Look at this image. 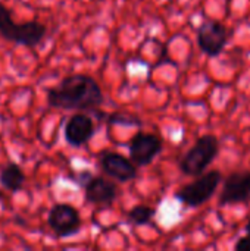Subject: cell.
Instances as JSON below:
<instances>
[{
    "mask_svg": "<svg viewBox=\"0 0 250 251\" xmlns=\"http://www.w3.org/2000/svg\"><path fill=\"white\" fill-rule=\"evenodd\" d=\"M105 101L99 84L88 75L75 74L47 91V103L55 109L94 112Z\"/></svg>",
    "mask_w": 250,
    "mask_h": 251,
    "instance_id": "cell-1",
    "label": "cell"
},
{
    "mask_svg": "<svg viewBox=\"0 0 250 251\" xmlns=\"http://www.w3.org/2000/svg\"><path fill=\"white\" fill-rule=\"evenodd\" d=\"M0 35L15 44L24 47H35L46 35V26L38 21H27L16 24L9 9L0 1Z\"/></svg>",
    "mask_w": 250,
    "mask_h": 251,
    "instance_id": "cell-2",
    "label": "cell"
},
{
    "mask_svg": "<svg viewBox=\"0 0 250 251\" xmlns=\"http://www.w3.org/2000/svg\"><path fill=\"white\" fill-rule=\"evenodd\" d=\"M218 151H220L218 138L212 134L203 135L184 154V157L180 162V169L186 175L199 176L215 160Z\"/></svg>",
    "mask_w": 250,
    "mask_h": 251,
    "instance_id": "cell-3",
    "label": "cell"
},
{
    "mask_svg": "<svg viewBox=\"0 0 250 251\" xmlns=\"http://www.w3.org/2000/svg\"><path fill=\"white\" fill-rule=\"evenodd\" d=\"M221 181H222V174L220 171H211L208 174H202L199 175L197 179L178 190L175 199L189 207H199L214 197Z\"/></svg>",
    "mask_w": 250,
    "mask_h": 251,
    "instance_id": "cell-4",
    "label": "cell"
},
{
    "mask_svg": "<svg viewBox=\"0 0 250 251\" xmlns=\"http://www.w3.org/2000/svg\"><path fill=\"white\" fill-rule=\"evenodd\" d=\"M47 224L57 238H68L80 231L81 218L74 206L68 203H57L50 209Z\"/></svg>",
    "mask_w": 250,
    "mask_h": 251,
    "instance_id": "cell-5",
    "label": "cell"
},
{
    "mask_svg": "<svg viewBox=\"0 0 250 251\" xmlns=\"http://www.w3.org/2000/svg\"><path fill=\"white\" fill-rule=\"evenodd\" d=\"M228 41L227 28L218 21H206L197 31V44L200 50L214 57L218 56Z\"/></svg>",
    "mask_w": 250,
    "mask_h": 251,
    "instance_id": "cell-6",
    "label": "cell"
},
{
    "mask_svg": "<svg viewBox=\"0 0 250 251\" xmlns=\"http://www.w3.org/2000/svg\"><path fill=\"white\" fill-rule=\"evenodd\" d=\"M162 151V141L155 134L137 132L130 141L131 160L139 166L150 165Z\"/></svg>",
    "mask_w": 250,
    "mask_h": 251,
    "instance_id": "cell-7",
    "label": "cell"
},
{
    "mask_svg": "<svg viewBox=\"0 0 250 251\" xmlns=\"http://www.w3.org/2000/svg\"><path fill=\"white\" fill-rule=\"evenodd\" d=\"M250 199V172H233L224 181L220 206L246 203Z\"/></svg>",
    "mask_w": 250,
    "mask_h": 251,
    "instance_id": "cell-8",
    "label": "cell"
},
{
    "mask_svg": "<svg viewBox=\"0 0 250 251\" xmlns=\"http://www.w3.org/2000/svg\"><path fill=\"white\" fill-rule=\"evenodd\" d=\"M100 168L103 172L119 182H130L137 176V169L133 165V162L118 153L113 151H105L102 153L100 159Z\"/></svg>",
    "mask_w": 250,
    "mask_h": 251,
    "instance_id": "cell-9",
    "label": "cell"
},
{
    "mask_svg": "<svg viewBox=\"0 0 250 251\" xmlns=\"http://www.w3.org/2000/svg\"><path fill=\"white\" fill-rule=\"evenodd\" d=\"M94 135V122L85 113L72 115L65 125V140L72 147H81Z\"/></svg>",
    "mask_w": 250,
    "mask_h": 251,
    "instance_id": "cell-10",
    "label": "cell"
},
{
    "mask_svg": "<svg viewBox=\"0 0 250 251\" xmlns=\"http://www.w3.org/2000/svg\"><path fill=\"white\" fill-rule=\"evenodd\" d=\"M84 196L87 203L109 206L118 197V187L115 182L102 176H91L84 185Z\"/></svg>",
    "mask_w": 250,
    "mask_h": 251,
    "instance_id": "cell-11",
    "label": "cell"
},
{
    "mask_svg": "<svg viewBox=\"0 0 250 251\" xmlns=\"http://www.w3.org/2000/svg\"><path fill=\"white\" fill-rule=\"evenodd\" d=\"M25 182V174L22 168L16 163H7L0 169V185L10 191L16 193L24 187Z\"/></svg>",
    "mask_w": 250,
    "mask_h": 251,
    "instance_id": "cell-12",
    "label": "cell"
},
{
    "mask_svg": "<svg viewBox=\"0 0 250 251\" xmlns=\"http://www.w3.org/2000/svg\"><path fill=\"white\" fill-rule=\"evenodd\" d=\"M155 209L149 207V206H136L128 212V221L134 225V226H141V225H147L152 218L155 216Z\"/></svg>",
    "mask_w": 250,
    "mask_h": 251,
    "instance_id": "cell-13",
    "label": "cell"
},
{
    "mask_svg": "<svg viewBox=\"0 0 250 251\" xmlns=\"http://www.w3.org/2000/svg\"><path fill=\"white\" fill-rule=\"evenodd\" d=\"M108 122L115 125H141V121L139 118L125 113H112L108 116Z\"/></svg>",
    "mask_w": 250,
    "mask_h": 251,
    "instance_id": "cell-14",
    "label": "cell"
},
{
    "mask_svg": "<svg viewBox=\"0 0 250 251\" xmlns=\"http://www.w3.org/2000/svg\"><path fill=\"white\" fill-rule=\"evenodd\" d=\"M234 250L236 251H250V235L248 234L246 237H242L236 246H234Z\"/></svg>",
    "mask_w": 250,
    "mask_h": 251,
    "instance_id": "cell-15",
    "label": "cell"
},
{
    "mask_svg": "<svg viewBox=\"0 0 250 251\" xmlns=\"http://www.w3.org/2000/svg\"><path fill=\"white\" fill-rule=\"evenodd\" d=\"M93 175H91V172H88V171H84V172H80L78 174V176H77V182L81 185V187H84L88 181H90V178H91Z\"/></svg>",
    "mask_w": 250,
    "mask_h": 251,
    "instance_id": "cell-16",
    "label": "cell"
},
{
    "mask_svg": "<svg viewBox=\"0 0 250 251\" xmlns=\"http://www.w3.org/2000/svg\"><path fill=\"white\" fill-rule=\"evenodd\" d=\"M246 231H248V234L250 235V219H249V222H248V226H246Z\"/></svg>",
    "mask_w": 250,
    "mask_h": 251,
    "instance_id": "cell-17",
    "label": "cell"
},
{
    "mask_svg": "<svg viewBox=\"0 0 250 251\" xmlns=\"http://www.w3.org/2000/svg\"><path fill=\"white\" fill-rule=\"evenodd\" d=\"M1 199H3V193L0 191V200H1Z\"/></svg>",
    "mask_w": 250,
    "mask_h": 251,
    "instance_id": "cell-18",
    "label": "cell"
}]
</instances>
